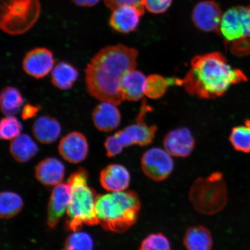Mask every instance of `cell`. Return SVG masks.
<instances>
[{
  "instance_id": "obj_12",
  "label": "cell",
  "mask_w": 250,
  "mask_h": 250,
  "mask_svg": "<svg viewBox=\"0 0 250 250\" xmlns=\"http://www.w3.org/2000/svg\"><path fill=\"white\" fill-rule=\"evenodd\" d=\"M58 151L65 161L79 164L88 155L89 144L83 134L74 131L62 137L59 144Z\"/></svg>"
},
{
  "instance_id": "obj_7",
  "label": "cell",
  "mask_w": 250,
  "mask_h": 250,
  "mask_svg": "<svg viewBox=\"0 0 250 250\" xmlns=\"http://www.w3.org/2000/svg\"><path fill=\"white\" fill-rule=\"evenodd\" d=\"M39 0H1L0 27L10 35L29 31L39 18Z\"/></svg>"
},
{
  "instance_id": "obj_9",
  "label": "cell",
  "mask_w": 250,
  "mask_h": 250,
  "mask_svg": "<svg viewBox=\"0 0 250 250\" xmlns=\"http://www.w3.org/2000/svg\"><path fill=\"white\" fill-rule=\"evenodd\" d=\"M141 165L143 173L150 179L163 181L167 179L174 168L173 159L165 149L152 148L143 154Z\"/></svg>"
},
{
  "instance_id": "obj_32",
  "label": "cell",
  "mask_w": 250,
  "mask_h": 250,
  "mask_svg": "<svg viewBox=\"0 0 250 250\" xmlns=\"http://www.w3.org/2000/svg\"><path fill=\"white\" fill-rule=\"evenodd\" d=\"M106 155L109 158L114 157L123 152L124 146L122 145L117 137L115 135L108 136L104 142Z\"/></svg>"
},
{
  "instance_id": "obj_30",
  "label": "cell",
  "mask_w": 250,
  "mask_h": 250,
  "mask_svg": "<svg viewBox=\"0 0 250 250\" xmlns=\"http://www.w3.org/2000/svg\"><path fill=\"white\" fill-rule=\"evenodd\" d=\"M139 250H171L169 240L163 233L149 234L143 240Z\"/></svg>"
},
{
  "instance_id": "obj_29",
  "label": "cell",
  "mask_w": 250,
  "mask_h": 250,
  "mask_svg": "<svg viewBox=\"0 0 250 250\" xmlns=\"http://www.w3.org/2000/svg\"><path fill=\"white\" fill-rule=\"evenodd\" d=\"M93 241L89 234L76 232L65 240L64 248L61 250H93Z\"/></svg>"
},
{
  "instance_id": "obj_28",
  "label": "cell",
  "mask_w": 250,
  "mask_h": 250,
  "mask_svg": "<svg viewBox=\"0 0 250 250\" xmlns=\"http://www.w3.org/2000/svg\"><path fill=\"white\" fill-rule=\"evenodd\" d=\"M22 124L14 115H8L1 119L0 137L2 140H12L21 134Z\"/></svg>"
},
{
  "instance_id": "obj_13",
  "label": "cell",
  "mask_w": 250,
  "mask_h": 250,
  "mask_svg": "<svg viewBox=\"0 0 250 250\" xmlns=\"http://www.w3.org/2000/svg\"><path fill=\"white\" fill-rule=\"evenodd\" d=\"M165 149L171 156L187 158L192 154L195 146V140L187 127H180L170 131L164 139Z\"/></svg>"
},
{
  "instance_id": "obj_19",
  "label": "cell",
  "mask_w": 250,
  "mask_h": 250,
  "mask_svg": "<svg viewBox=\"0 0 250 250\" xmlns=\"http://www.w3.org/2000/svg\"><path fill=\"white\" fill-rule=\"evenodd\" d=\"M61 132V124L56 118L48 115L39 117L33 124L32 133L34 137L44 145L54 143Z\"/></svg>"
},
{
  "instance_id": "obj_20",
  "label": "cell",
  "mask_w": 250,
  "mask_h": 250,
  "mask_svg": "<svg viewBox=\"0 0 250 250\" xmlns=\"http://www.w3.org/2000/svg\"><path fill=\"white\" fill-rule=\"evenodd\" d=\"M146 77L142 72L133 69L128 71L122 78L120 87L124 100L137 102L145 95Z\"/></svg>"
},
{
  "instance_id": "obj_6",
  "label": "cell",
  "mask_w": 250,
  "mask_h": 250,
  "mask_svg": "<svg viewBox=\"0 0 250 250\" xmlns=\"http://www.w3.org/2000/svg\"><path fill=\"white\" fill-rule=\"evenodd\" d=\"M225 45L239 57L250 55V7L236 6L223 15L218 33Z\"/></svg>"
},
{
  "instance_id": "obj_5",
  "label": "cell",
  "mask_w": 250,
  "mask_h": 250,
  "mask_svg": "<svg viewBox=\"0 0 250 250\" xmlns=\"http://www.w3.org/2000/svg\"><path fill=\"white\" fill-rule=\"evenodd\" d=\"M189 196L193 208L200 213L211 215L223 210L228 202L223 174L215 171L208 177H199L190 187Z\"/></svg>"
},
{
  "instance_id": "obj_33",
  "label": "cell",
  "mask_w": 250,
  "mask_h": 250,
  "mask_svg": "<svg viewBox=\"0 0 250 250\" xmlns=\"http://www.w3.org/2000/svg\"><path fill=\"white\" fill-rule=\"evenodd\" d=\"M104 1L105 5L112 10L125 5L144 7L142 4L143 0H104Z\"/></svg>"
},
{
  "instance_id": "obj_4",
  "label": "cell",
  "mask_w": 250,
  "mask_h": 250,
  "mask_svg": "<svg viewBox=\"0 0 250 250\" xmlns=\"http://www.w3.org/2000/svg\"><path fill=\"white\" fill-rule=\"evenodd\" d=\"M87 171L79 168L67 180L71 188L69 204L67 210L66 225L68 230L78 232L83 225L99 224L97 217L95 190L87 185Z\"/></svg>"
},
{
  "instance_id": "obj_21",
  "label": "cell",
  "mask_w": 250,
  "mask_h": 250,
  "mask_svg": "<svg viewBox=\"0 0 250 250\" xmlns=\"http://www.w3.org/2000/svg\"><path fill=\"white\" fill-rule=\"evenodd\" d=\"M79 77V72L74 65L67 62H60L51 72V82L56 88L62 90L73 87Z\"/></svg>"
},
{
  "instance_id": "obj_16",
  "label": "cell",
  "mask_w": 250,
  "mask_h": 250,
  "mask_svg": "<svg viewBox=\"0 0 250 250\" xmlns=\"http://www.w3.org/2000/svg\"><path fill=\"white\" fill-rule=\"evenodd\" d=\"M92 120L97 129L102 132H109L120 126L121 115L117 105L102 102L94 108Z\"/></svg>"
},
{
  "instance_id": "obj_22",
  "label": "cell",
  "mask_w": 250,
  "mask_h": 250,
  "mask_svg": "<svg viewBox=\"0 0 250 250\" xmlns=\"http://www.w3.org/2000/svg\"><path fill=\"white\" fill-rule=\"evenodd\" d=\"M9 151L16 161L26 163L39 152V146L27 134H21L11 141Z\"/></svg>"
},
{
  "instance_id": "obj_35",
  "label": "cell",
  "mask_w": 250,
  "mask_h": 250,
  "mask_svg": "<svg viewBox=\"0 0 250 250\" xmlns=\"http://www.w3.org/2000/svg\"><path fill=\"white\" fill-rule=\"evenodd\" d=\"M75 4L80 7H90L96 5L100 0H73Z\"/></svg>"
},
{
  "instance_id": "obj_24",
  "label": "cell",
  "mask_w": 250,
  "mask_h": 250,
  "mask_svg": "<svg viewBox=\"0 0 250 250\" xmlns=\"http://www.w3.org/2000/svg\"><path fill=\"white\" fill-rule=\"evenodd\" d=\"M24 99L17 87L8 86L3 88L0 96V105L5 116L15 115L23 107Z\"/></svg>"
},
{
  "instance_id": "obj_1",
  "label": "cell",
  "mask_w": 250,
  "mask_h": 250,
  "mask_svg": "<svg viewBox=\"0 0 250 250\" xmlns=\"http://www.w3.org/2000/svg\"><path fill=\"white\" fill-rule=\"evenodd\" d=\"M138 56L137 49L122 44L100 50L85 68L87 92L101 102L121 104L125 101L120 87L122 78L135 69Z\"/></svg>"
},
{
  "instance_id": "obj_34",
  "label": "cell",
  "mask_w": 250,
  "mask_h": 250,
  "mask_svg": "<svg viewBox=\"0 0 250 250\" xmlns=\"http://www.w3.org/2000/svg\"><path fill=\"white\" fill-rule=\"evenodd\" d=\"M41 109V107L37 105L26 104L23 105L21 110V117L23 120H30L37 116Z\"/></svg>"
},
{
  "instance_id": "obj_25",
  "label": "cell",
  "mask_w": 250,
  "mask_h": 250,
  "mask_svg": "<svg viewBox=\"0 0 250 250\" xmlns=\"http://www.w3.org/2000/svg\"><path fill=\"white\" fill-rule=\"evenodd\" d=\"M23 202L21 196L13 192H2L0 195V215L2 219L9 220L22 210Z\"/></svg>"
},
{
  "instance_id": "obj_23",
  "label": "cell",
  "mask_w": 250,
  "mask_h": 250,
  "mask_svg": "<svg viewBox=\"0 0 250 250\" xmlns=\"http://www.w3.org/2000/svg\"><path fill=\"white\" fill-rule=\"evenodd\" d=\"M183 243L188 250H211L213 240L208 228L197 226L188 228Z\"/></svg>"
},
{
  "instance_id": "obj_3",
  "label": "cell",
  "mask_w": 250,
  "mask_h": 250,
  "mask_svg": "<svg viewBox=\"0 0 250 250\" xmlns=\"http://www.w3.org/2000/svg\"><path fill=\"white\" fill-rule=\"evenodd\" d=\"M141 206L138 194L129 190L97 195L95 209L103 229L123 233L136 224Z\"/></svg>"
},
{
  "instance_id": "obj_31",
  "label": "cell",
  "mask_w": 250,
  "mask_h": 250,
  "mask_svg": "<svg viewBox=\"0 0 250 250\" xmlns=\"http://www.w3.org/2000/svg\"><path fill=\"white\" fill-rule=\"evenodd\" d=\"M173 0H143L142 4L152 14H163L170 8Z\"/></svg>"
},
{
  "instance_id": "obj_14",
  "label": "cell",
  "mask_w": 250,
  "mask_h": 250,
  "mask_svg": "<svg viewBox=\"0 0 250 250\" xmlns=\"http://www.w3.org/2000/svg\"><path fill=\"white\" fill-rule=\"evenodd\" d=\"M145 8L125 5L115 8L112 12L109 24L119 33L127 34L135 31Z\"/></svg>"
},
{
  "instance_id": "obj_27",
  "label": "cell",
  "mask_w": 250,
  "mask_h": 250,
  "mask_svg": "<svg viewBox=\"0 0 250 250\" xmlns=\"http://www.w3.org/2000/svg\"><path fill=\"white\" fill-rule=\"evenodd\" d=\"M169 85H171L169 79L158 74L150 75L146 78L145 95L149 99H160L165 95Z\"/></svg>"
},
{
  "instance_id": "obj_10",
  "label": "cell",
  "mask_w": 250,
  "mask_h": 250,
  "mask_svg": "<svg viewBox=\"0 0 250 250\" xmlns=\"http://www.w3.org/2000/svg\"><path fill=\"white\" fill-rule=\"evenodd\" d=\"M54 67L55 59L52 52L42 47L28 52L22 62L25 73L37 80L42 79L48 76Z\"/></svg>"
},
{
  "instance_id": "obj_17",
  "label": "cell",
  "mask_w": 250,
  "mask_h": 250,
  "mask_svg": "<svg viewBox=\"0 0 250 250\" xmlns=\"http://www.w3.org/2000/svg\"><path fill=\"white\" fill-rule=\"evenodd\" d=\"M102 186L108 191H124L129 187L130 175L124 166L111 164L103 168L100 176Z\"/></svg>"
},
{
  "instance_id": "obj_2",
  "label": "cell",
  "mask_w": 250,
  "mask_h": 250,
  "mask_svg": "<svg viewBox=\"0 0 250 250\" xmlns=\"http://www.w3.org/2000/svg\"><path fill=\"white\" fill-rule=\"evenodd\" d=\"M248 80L241 70L231 66L223 54L215 52L195 56L180 85L190 95L213 99L223 96L231 86Z\"/></svg>"
},
{
  "instance_id": "obj_26",
  "label": "cell",
  "mask_w": 250,
  "mask_h": 250,
  "mask_svg": "<svg viewBox=\"0 0 250 250\" xmlns=\"http://www.w3.org/2000/svg\"><path fill=\"white\" fill-rule=\"evenodd\" d=\"M229 142L237 151L250 152V120L243 125L234 127L229 136Z\"/></svg>"
},
{
  "instance_id": "obj_18",
  "label": "cell",
  "mask_w": 250,
  "mask_h": 250,
  "mask_svg": "<svg viewBox=\"0 0 250 250\" xmlns=\"http://www.w3.org/2000/svg\"><path fill=\"white\" fill-rule=\"evenodd\" d=\"M64 165L55 158H46L37 166L35 176L37 180L46 187L56 186L64 179Z\"/></svg>"
},
{
  "instance_id": "obj_8",
  "label": "cell",
  "mask_w": 250,
  "mask_h": 250,
  "mask_svg": "<svg viewBox=\"0 0 250 250\" xmlns=\"http://www.w3.org/2000/svg\"><path fill=\"white\" fill-rule=\"evenodd\" d=\"M150 111H151V107L146 104V100L144 99L136 118V123L115 134L124 148L133 145L146 146L153 142L157 127L154 125L148 126L145 122L146 115Z\"/></svg>"
},
{
  "instance_id": "obj_11",
  "label": "cell",
  "mask_w": 250,
  "mask_h": 250,
  "mask_svg": "<svg viewBox=\"0 0 250 250\" xmlns=\"http://www.w3.org/2000/svg\"><path fill=\"white\" fill-rule=\"evenodd\" d=\"M223 14L221 9L213 1L200 2L193 9L192 20L195 26L205 32L218 33Z\"/></svg>"
},
{
  "instance_id": "obj_15",
  "label": "cell",
  "mask_w": 250,
  "mask_h": 250,
  "mask_svg": "<svg viewBox=\"0 0 250 250\" xmlns=\"http://www.w3.org/2000/svg\"><path fill=\"white\" fill-rule=\"evenodd\" d=\"M71 188L67 183H61L53 189L48 206L47 224L49 228H54L67 211L69 204Z\"/></svg>"
}]
</instances>
